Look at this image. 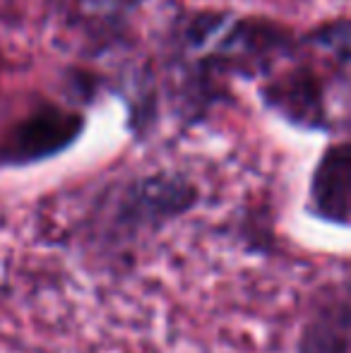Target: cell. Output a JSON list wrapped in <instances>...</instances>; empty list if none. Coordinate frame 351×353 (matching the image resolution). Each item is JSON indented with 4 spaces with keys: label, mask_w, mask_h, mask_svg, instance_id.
<instances>
[{
    "label": "cell",
    "mask_w": 351,
    "mask_h": 353,
    "mask_svg": "<svg viewBox=\"0 0 351 353\" xmlns=\"http://www.w3.org/2000/svg\"><path fill=\"white\" fill-rule=\"evenodd\" d=\"M82 118L58 108H43L22 123L12 135L14 161H37L66 149L82 132Z\"/></svg>",
    "instance_id": "obj_1"
},
{
    "label": "cell",
    "mask_w": 351,
    "mask_h": 353,
    "mask_svg": "<svg viewBox=\"0 0 351 353\" xmlns=\"http://www.w3.org/2000/svg\"><path fill=\"white\" fill-rule=\"evenodd\" d=\"M267 99L291 121L303 125L323 123V87L310 70H296L277 79L267 89Z\"/></svg>",
    "instance_id": "obj_2"
}]
</instances>
